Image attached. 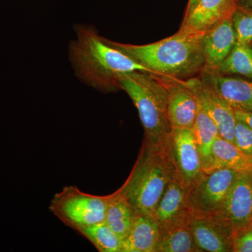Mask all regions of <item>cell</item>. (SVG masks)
Wrapping results in <instances>:
<instances>
[{
	"instance_id": "21",
	"label": "cell",
	"mask_w": 252,
	"mask_h": 252,
	"mask_svg": "<svg viewBox=\"0 0 252 252\" xmlns=\"http://www.w3.org/2000/svg\"><path fill=\"white\" fill-rule=\"evenodd\" d=\"M201 252L194 240L190 225L168 230L160 235L155 252Z\"/></svg>"
},
{
	"instance_id": "27",
	"label": "cell",
	"mask_w": 252,
	"mask_h": 252,
	"mask_svg": "<svg viewBox=\"0 0 252 252\" xmlns=\"http://www.w3.org/2000/svg\"><path fill=\"white\" fill-rule=\"evenodd\" d=\"M238 8L252 13V0H235Z\"/></svg>"
},
{
	"instance_id": "1",
	"label": "cell",
	"mask_w": 252,
	"mask_h": 252,
	"mask_svg": "<svg viewBox=\"0 0 252 252\" xmlns=\"http://www.w3.org/2000/svg\"><path fill=\"white\" fill-rule=\"evenodd\" d=\"M77 39L69 46V56L78 77L102 92L119 90L118 77L126 73H150L147 68L111 45L91 26H77Z\"/></svg>"
},
{
	"instance_id": "29",
	"label": "cell",
	"mask_w": 252,
	"mask_h": 252,
	"mask_svg": "<svg viewBox=\"0 0 252 252\" xmlns=\"http://www.w3.org/2000/svg\"><path fill=\"white\" fill-rule=\"evenodd\" d=\"M250 172H251V175H252V169L251 170V171H250Z\"/></svg>"
},
{
	"instance_id": "3",
	"label": "cell",
	"mask_w": 252,
	"mask_h": 252,
	"mask_svg": "<svg viewBox=\"0 0 252 252\" xmlns=\"http://www.w3.org/2000/svg\"><path fill=\"white\" fill-rule=\"evenodd\" d=\"M175 176L167 143L151 146L143 142L130 175L119 189L135 215L154 217L158 204Z\"/></svg>"
},
{
	"instance_id": "12",
	"label": "cell",
	"mask_w": 252,
	"mask_h": 252,
	"mask_svg": "<svg viewBox=\"0 0 252 252\" xmlns=\"http://www.w3.org/2000/svg\"><path fill=\"white\" fill-rule=\"evenodd\" d=\"M190 228L200 251L233 252L234 230L217 215L195 212Z\"/></svg>"
},
{
	"instance_id": "16",
	"label": "cell",
	"mask_w": 252,
	"mask_h": 252,
	"mask_svg": "<svg viewBox=\"0 0 252 252\" xmlns=\"http://www.w3.org/2000/svg\"><path fill=\"white\" fill-rule=\"evenodd\" d=\"M159 237L160 230L154 217L135 215L130 231L122 240V252H155Z\"/></svg>"
},
{
	"instance_id": "9",
	"label": "cell",
	"mask_w": 252,
	"mask_h": 252,
	"mask_svg": "<svg viewBox=\"0 0 252 252\" xmlns=\"http://www.w3.org/2000/svg\"><path fill=\"white\" fill-rule=\"evenodd\" d=\"M214 215L224 220L235 234L252 224L251 172H238L220 210Z\"/></svg>"
},
{
	"instance_id": "17",
	"label": "cell",
	"mask_w": 252,
	"mask_h": 252,
	"mask_svg": "<svg viewBox=\"0 0 252 252\" xmlns=\"http://www.w3.org/2000/svg\"><path fill=\"white\" fill-rule=\"evenodd\" d=\"M193 131L202 168L204 173H210L215 170L212 154V145L217 137L220 136V133L216 124L199 104Z\"/></svg>"
},
{
	"instance_id": "6",
	"label": "cell",
	"mask_w": 252,
	"mask_h": 252,
	"mask_svg": "<svg viewBox=\"0 0 252 252\" xmlns=\"http://www.w3.org/2000/svg\"><path fill=\"white\" fill-rule=\"evenodd\" d=\"M177 178L189 189L204 175L193 128L173 129L167 140Z\"/></svg>"
},
{
	"instance_id": "25",
	"label": "cell",
	"mask_w": 252,
	"mask_h": 252,
	"mask_svg": "<svg viewBox=\"0 0 252 252\" xmlns=\"http://www.w3.org/2000/svg\"><path fill=\"white\" fill-rule=\"evenodd\" d=\"M233 252H252V224L235 233Z\"/></svg>"
},
{
	"instance_id": "7",
	"label": "cell",
	"mask_w": 252,
	"mask_h": 252,
	"mask_svg": "<svg viewBox=\"0 0 252 252\" xmlns=\"http://www.w3.org/2000/svg\"><path fill=\"white\" fill-rule=\"evenodd\" d=\"M238 172L230 168H219L204 174L189 189L190 203L197 213L216 214L220 210Z\"/></svg>"
},
{
	"instance_id": "11",
	"label": "cell",
	"mask_w": 252,
	"mask_h": 252,
	"mask_svg": "<svg viewBox=\"0 0 252 252\" xmlns=\"http://www.w3.org/2000/svg\"><path fill=\"white\" fill-rule=\"evenodd\" d=\"M154 75L166 88L168 97L167 110L172 130L193 128L198 103L191 88L183 79Z\"/></svg>"
},
{
	"instance_id": "2",
	"label": "cell",
	"mask_w": 252,
	"mask_h": 252,
	"mask_svg": "<svg viewBox=\"0 0 252 252\" xmlns=\"http://www.w3.org/2000/svg\"><path fill=\"white\" fill-rule=\"evenodd\" d=\"M203 36L177 32L162 40L144 45L107 40L147 68L151 74L183 79L196 77L205 67Z\"/></svg>"
},
{
	"instance_id": "5",
	"label": "cell",
	"mask_w": 252,
	"mask_h": 252,
	"mask_svg": "<svg viewBox=\"0 0 252 252\" xmlns=\"http://www.w3.org/2000/svg\"><path fill=\"white\" fill-rule=\"evenodd\" d=\"M108 198L109 195H92L68 186L55 194L49 210L64 225L77 231L105 221Z\"/></svg>"
},
{
	"instance_id": "30",
	"label": "cell",
	"mask_w": 252,
	"mask_h": 252,
	"mask_svg": "<svg viewBox=\"0 0 252 252\" xmlns=\"http://www.w3.org/2000/svg\"><path fill=\"white\" fill-rule=\"evenodd\" d=\"M251 47H252V44H251Z\"/></svg>"
},
{
	"instance_id": "18",
	"label": "cell",
	"mask_w": 252,
	"mask_h": 252,
	"mask_svg": "<svg viewBox=\"0 0 252 252\" xmlns=\"http://www.w3.org/2000/svg\"><path fill=\"white\" fill-rule=\"evenodd\" d=\"M135 217L133 209L120 189L109 194L105 223L122 240L130 231Z\"/></svg>"
},
{
	"instance_id": "4",
	"label": "cell",
	"mask_w": 252,
	"mask_h": 252,
	"mask_svg": "<svg viewBox=\"0 0 252 252\" xmlns=\"http://www.w3.org/2000/svg\"><path fill=\"white\" fill-rule=\"evenodd\" d=\"M117 84L138 111L144 127V142L151 146L166 144L172 127L167 110V91L161 81L153 74L135 71L119 76Z\"/></svg>"
},
{
	"instance_id": "8",
	"label": "cell",
	"mask_w": 252,
	"mask_h": 252,
	"mask_svg": "<svg viewBox=\"0 0 252 252\" xmlns=\"http://www.w3.org/2000/svg\"><path fill=\"white\" fill-rule=\"evenodd\" d=\"M194 214L189 189L175 176L167 186L154 213L160 235L175 228L189 226Z\"/></svg>"
},
{
	"instance_id": "22",
	"label": "cell",
	"mask_w": 252,
	"mask_h": 252,
	"mask_svg": "<svg viewBox=\"0 0 252 252\" xmlns=\"http://www.w3.org/2000/svg\"><path fill=\"white\" fill-rule=\"evenodd\" d=\"M89 240L97 251L122 252V240L104 222L96 223L77 230Z\"/></svg>"
},
{
	"instance_id": "10",
	"label": "cell",
	"mask_w": 252,
	"mask_h": 252,
	"mask_svg": "<svg viewBox=\"0 0 252 252\" xmlns=\"http://www.w3.org/2000/svg\"><path fill=\"white\" fill-rule=\"evenodd\" d=\"M186 81L193 91L199 105L216 124L220 137L234 144L237 120L235 109L198 77L189 78Z\"/></svg>"
},
{
	"instance_id": "26",
	"label": "cell",
	"mask_w": 252,
	"mask_h": 252,
	"mask_svg": "<svg viewBox=\"0 0 252 252\" xmlns=\"http://www.w3.org/2000/svg\"><path fill=\"white\" fill-rule=\"evenodd\" d=\"M235 114L237 119L243 121L252 129V113L235 110Z\"/></svg>"
},
{
	"instance_id": "20",
	"label": "cell",
	"mask_w": 252,
	"mask_h": 252,
	"mask_svg": "<svg viewBox=\"0 0 252 252\" xmlns=\"http://www.w3.org/2000/svg\"><path fill=\"white\" fill-rule=\"evenodd\" d=\"M215 72L224 75L238 74L252 80V49L251 45L237 42Z\"/></svg>"
},
{
	"instance_id": "19",
	"label": "cell",
	"mask_w": 252,
	"mask_h": 252,
	"mask_svg": "<svg viewBox=\"0 0 252 252\" xmlns=\"http://www.w3.org/2000/svg\"><path fill=\"white\" fill-rule=\"evenodd\" d=\"M214 168H230L238 172H250L252 157L243 153L229 141L218 136L212 145Z\"/></svg>"
},
{
	"instance_id": "15",
	"label": "cell",
	"mask_w": 252,
	"mask_h": 252,
	"mask_svg": "<svg viewBox=\"0 0 252 252\" xmlns=\"http://www.w3.org/2000/svg\"><path fill=\"white\" fill-rule=\"evenodd\" d=\"M237 43L232 18L225 20L203 34L205 67L216 70Z\"/></svg>"
},
{
	"instance_id": "28",
	"label": "cell",
	"mask_w": 252,
	"mask_h": 252,
	"mask_svg": "<svg viewBox=\"0 0 252 252\" xmlns=\"http://www.w3.org/2000/svg\"><path fill=\"white\" fill-rule=\"evenodd\" d=\"M198 0H189L188 5H187V10H186L185 15L188 14L192 9L195 6V5L197 4Z\"/></svg>"
},
{
	"instance_id": "24",
	"label": "cell",
	"mask_w": 252,
	"mask_h": 252,
	"mask_svg": "<svg viewBox=\"0 0 252 252\" xmlns=\"http://www.w3.org/2000/svg\"><path fill=\"white\" fill-rule=\"evenodd\" d=\"M234 144L244 154L252 157V129L239 119L235 126Z\"/></svg>"
},
{
	"instance_id": "13",
	"label": "cell",
	"mask_w": 252,
	"mask_h": 252,
	"mask_svg": "<svg viewBox=\"0 0 252 252\" xmlns=\"http://www.w3.org/2000/svg\"><path fill=\"white\" fill-rule=\"evenodd\" d=\"M238 8L235 0H198L191 11L185 15L178 32L204 34L233 17Z\"/></svg>"
},
{
	"instance_id": "23",
	"label": "cell",
	"mask_w": 252,
	"mask_h": 252,
	"mask_svg": "<svg viewBox=\"0 0 252 252\" xmlns=\"http://www.w3.org/2000/svg\"><path fill=\"white\" fill-rule=\"evenodd\" d=\"M237 42L251 45L252 42V13L240 8L232 17Z\"/></svg>"
},
{
	"instance_id": "14",
	"label": "cell",
	"mask_w": 252,
	"mask_h": 252,
	"mask_svg": "<svg viewBox=\"0 0 252 252\" xmlns=\"http://www.w3.org/2000/svg\"><path fill=\"white\" fill-rule=\"evenodd\" d=\"M235 110L252 113V80L224 75L203 68L198 76Z\"/></svg>"
}]
</instances>
